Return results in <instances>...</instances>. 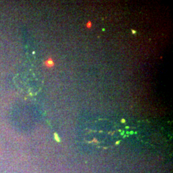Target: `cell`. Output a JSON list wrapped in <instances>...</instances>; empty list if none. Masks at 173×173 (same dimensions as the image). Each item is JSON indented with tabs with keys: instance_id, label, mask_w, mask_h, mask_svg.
Listing matches in <instances>:
<instances>
[{
	"instance_id": "obj_2",
	"label": "cell",
	"mask_w": 173,
	"mask_h": 173,
	"mask_svg": "<svg viewBox=\"0 0 173 173\" xmlns=\"http://www.w3.org/2000/svg\"><path fill=\"white\" fill-rule=\"evenodd\" d=\"M86 26H87V28H89V29L91 28V27H92V23H91V22H90V21H89V22H87Z\"/></svg>"
},
{
	"instance_id": "obj_3",
	"label": "cell",
	"mask_w": 173,
	"mask_h": 173,
	"mask_svg": "<svg viewBox=\"0 0 173 173\" xmlns=\"http://www.w3.org/2000/svg\"><path fill=\"white\" fill-rule=\"evenodd\" d=\"M132 33H133V34H135V33H136V31H135V30H132Z\"/></svg>"
},
{
	"instance_id": "obj_1",
	"label": "cell",
	"mask_w": 173,
	"mask_h": 173,
	"mask_svg": "<svg viewBox=\"0 0 173 173\" xmlns=\"http://www.w3.org/2000/svg\"><path fill=\"white\" fill-rule=\"evenodd\" d=\"M44 65H46L47 67H49V68L50 67H52L55 65L54 61H53V60L51 58H49L48 59L45 61Z\"/></svg>"
}]
</instances>
